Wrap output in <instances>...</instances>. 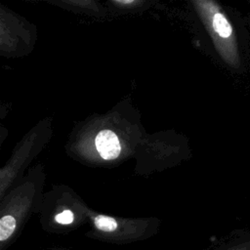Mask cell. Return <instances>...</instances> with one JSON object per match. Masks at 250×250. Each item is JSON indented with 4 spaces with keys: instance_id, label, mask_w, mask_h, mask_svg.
<instances>
[{
    "instance_id": "3",
    "label": "cell",
    "mask_w": 250,
    "mask_h": 250,
    "mask_svg": "<svg viewBox=\"0 0 250 250\" xmlns=\"http://www.w3.org/2000/svg\"><path fill=\"white\" fill-rule=\"evenodd\" d=\"M203 250H250V232L231 235Z\"/></svg>"
},
{
    "instance_id": "5",
    "label": "cell",
    "mask_w": 250,
    "mask_h": 250,
    "mask_svg": "<svg viewBox=\"0 0 250 250\" xmlns=\"http://www.w3.org/2000/svg\"><path fill=\"white\" fill-rule=\"evenodd\" d=\"M39 250H72L71 247H66V246H51Z\"/></svg>"
},
{
    "instance_id": "6",
    "label": "cell",
    "mask_w": 250,
    "mask_h": 250,
    "mask_svg": "<svg viewBox=\"0 0 250 250\" xmlns=\"http://www.w3.org/2000/svg\"><path fill=\"white\" fill-rule=\"evenodd\" d=\"M117 2H119V3H122V4H128V3H132L133 2V0H129V1H117Z\"/></svg>"
},
{
    "instance_id": "4",
    "label": "cell",
    "mask_w": 250,
    "mask_h": 250,
    "mask_svg": "<svg viewBox=\"0 0 250 250\" xmlns=\"http://www.w3.org/2000/svg\"><path fill=\"white\" fill-rule=\"evenodd\" d=\"M213 27L219 36L228 38L231 35L232 28L229 21L221 13H216L213 17Z\"/></svg>"
},
{
    "instance_id": "2",
    "label": "cell",
    "mask_w": 250,
    "mask_h": 250,
    "mask_svg": "<svg viewBox=\"0 0 250 250\" xmlns=\"http://www.w3.org/2000/svg\"><path fill=\"white\" fill-rule=\"evenodd\" d=\"M96 147L104 159L116 158L121 150L117 136L110 130L101 131L95 140Z\"/></svg>"
},
{
    "instance_id": "1",
    "label": "cell",
    "mask_w": 250,
    "mask_h": 250,
    "mask_svg": "<svg viewBox=\"0 0 250 250\" xmlns=\"http://www.w3.org/2000/svg\"><path fill=\"white\" fill-rule=\"evenodd\" d=\"M91 230L86 236L104 243L126 245L150 238L157 232V226L151 222L120 220L104 214L90 215Z\"/></svg>"
}]
</instances>
